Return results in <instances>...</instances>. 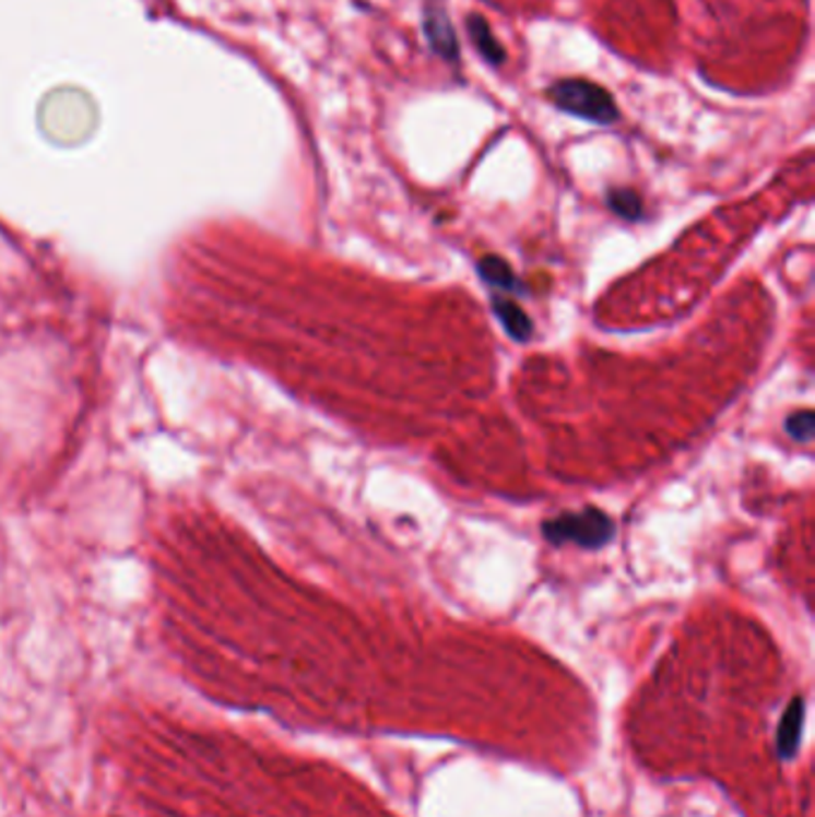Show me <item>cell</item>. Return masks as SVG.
I'll list each match as a JSON object with an SVG mask.
<instances>
[{
  "label": "cell",
  "instance_id": "cell-6",
  "mask_svg": "<svg viewBox=\"0 0 815 817\" xmlns=\"http://www.w3.org/2000/svg\"><path fill=\"white\" fill-rule=\"evenodd\" d=\"M787 433L792 436L796 442H808L813 438V428H815V416L811 408H804V412H796L787 418L784 424Z\"/></svg>",
  "mask_w": 815,
  "mask_h": 817
},
{
  "label": "cell",
  "instance_id": "cell-3",
  "mask_svg": "<svg viewBox=\"0 0 815 817\" xmlns=\"http://www.w3.org/2000/svg\"><path fill=\"white\" fill-rule=\"evenodd\" d=\"M493 311H495V316H498V321L505 325L509 338L517 340V342L529 340L533 325H531L529 316L524 313V309H521L519 304H515L509 297L495 295L493 297Z\"/></svg>",
  "mask_w": 815,
  "mask_h": 817
},
{
  "label": "cell",
  "instance_id": "cell-5",
  "mask_svg": "<svg viewBox=\"0 0 815 817\" xmlns=\"http://www.w3.org/2000/svg\"><path fill=\"white\" fill-rule=\"evenodd\" d=\"M479 273L488 285L498 287L503 292L519 289V283H517L515 273H512V268H509V263L503 261L500 257H483L479 261Z\"/></svg>",
  "mask_w": 815,
  "mask_h": 817
},
{
  "label": "cell",
  "instance_id": "cell-4",
  "mask_svg": "<svg viewBox=\"0 0 815 817\" xmlns=\"http://www.w3.org/2000/svg\"><path fill=\"white\" fill-rule=\"evenodd\" d=\"M801 726H804V700L796 698V700H792V706H789V710L784 712L780 736H777V746H780L784 758H789L796 750Z\"/></svg>",
  "mask_w": 815,
  "mask_h": 817
},
{
  "label": "cell",
  "instance_id": "cell-1",
  "mask_svg": "<svg viewBox=\"0 0 815 817\" xmlns=\"http://www.w3.org/2000/svg\"><path fill=\"white\" fill-rule=\"evenodd\" d=\"M543 535L553 545L577 543L581 547H603L615 535V523L601 509H583L543 523Z\"/></svg>",
  "mask_w": 815,
  "mask_h": 817
},
{
  "label": "cell",
  "instance_id": "cell-7",
  "mask_svg": "<svg viewBox=\"0 0 815 817\" xmlns=\"http://www.w3.org/2000/svg\"><path fill=\"white\" fill-rule=\"evenodd\" d=\"M610 209L619 213L622 218L636 221L641 215V201L639 197L631 194V191H613V194H610Z\"/></svg>",
  "mask_w": 815,
  "mask_h": 817
},
{
  "label": "cell",
  "instance_id": "cell-2",
  "mask_svg": "<svg viewBox=\"0 0 815 817\" xmlns=\"http://www.w3.org/2000/svg\"><path fill=\"white\" fill-rule=\"evenodd\" d=\"M557 98L563 106H569L571 110H579L583 115H589V118H598V120L613 118V113H615L601 92H595V88L583 86V84H565L563 92L557 94Z\"/></svg>",
  "mask_w": 815,
  "mask_h": 817
}]
</instances>
